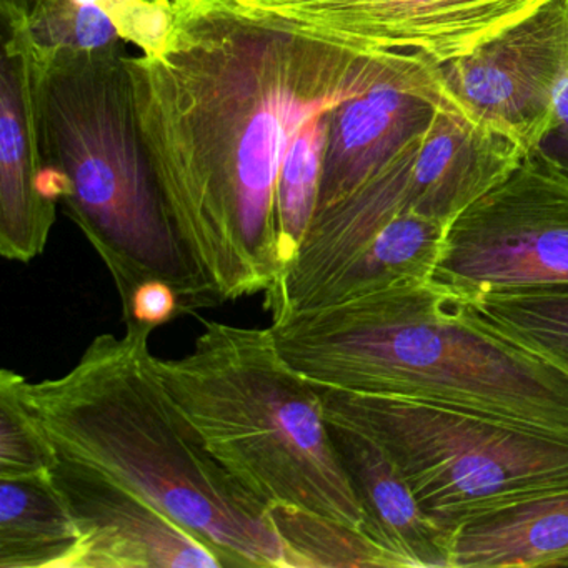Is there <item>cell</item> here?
I'll list each match as a JSON object with an SVG mask.
<instances>
[{"mask_svg": "<svg viewBox=\"0 0 568 568\" xmlns=\"http://www.w3.org/2000/svg\"><path fill=\"white\" fill-rule=\"evenodd\" d=\"M155 54H124L139 131L169 217L215 302L284 271L278 182L314 115L368 91L394 54L362 55L178 0Z\"/></svg>", "mask_w": 568, "mask_h": 568, "instance_id": "6da1fadb", "label": "cell"}, {"mask_svg": "<svg viewBox=\"0 0 568 568\" xmlns=\"http://www.w3.org/2000/svg\"><path fill=\"white\" fill-rule=\"evenodd\" d=\"M151 335H98L61 377L26 378L29 414L58 457L141 495L204 538L225 567H291L268 507L212 457L172 400Z\"/></svg>", "mask_w": 568, "mask_h": 568, "instance_id": "7a4b0ae2", "label": "cell"}, {"mask_svg": "<svg viewBox=\"0 0 568 568\" xmlns=\"http://www.w3.org/2000/svg\"><path fill=\"white\" fill-rule=\"evenodd\" d=\"M2 14L21 52L39 152L61 175L65 212L108 267L122 311L148 281L172 285L184 315L217 305L162 201L139 131L124 41L48 48L29 34L24 6L2 0Z\"/></svg>", "mask_w": 568, "mask_h": 568, "instance_id": "3957f363", "label": "cell"}, {"mask_svg": "<svg viewBox=\"0 0 568 568\" xmlns=\"http://www.w3.org/2000/svg\"><path fill=\"white\" fill-rule=\"evenodd\" d=\"M307 381L568 428V377L434 281L407 282L272 322Z\"/></svg>", "mask_w": 568, "mask_h": 568, "instance_id": "277c9868", "label": "cell"}, {"mask_svg": "<svg viewBox=\"0 0 568 568\" xmlns=\"http://www.w3.org/2000/svg\"><path fill=\"white\" fill-rule=\"evenodd\" d=\"M202 324L187 355L155 362L212 457L265 507L364 531V507L317 387L285 361L272 328Z\"/></svg>", "mask_w": 568, "mask_h": 568, "instance_id": "5b68a950", "label": "cell"}, {"mask_svg": "<svg viewBox=\"0 0 568 568\" xmlns=\"http://www.w3.org/2000/svg\"><path fill=\"white\" fill-rule=\"evenodd\" d=\"M315 387L327 420L381 444L450 534L477 515L568 488V428Z\"/></svg>", "mask_w": 568, "mask_h": 568, "instance_id": "8992f818", "label": "cell"}, {"mask_svg": "<svg viewBox=\"0 0 568 568\" xmlns=\"http://www.w3.org/2000/svg\"><path fill=\"white\" fill-rule=\"evenodd\" d=\"M527 158L514 142L438 109L361 187L312 217L297 254L264 295L272 322L307 311L322 287L382 229L417 214L450 225Z\"/></svg>", "mask_w": 568, "mask_h": 568, "instance_id": "52a82bcc", "label": "cell"}, {"mask_svg": "<svg viewBox=\"0 0 568 568\" xmlns=\"http://www.w3.org/2000/svg\"><path fill=\"white\" fill-rule=\"evenodd\" d=\"M432 281L460 298L568 287L567 172L528 154L448 225Z\"/></svg>", "mask_w": 568, "mask_h": 568, "instance_id": "ba28073f", "label": "cell"}, {"mask_svg": "<svg viewBox=\"0 0 568 568\" xmlns=\"http://www.w3.org/2000/svg\"><path fill=\"white\" fill-rule=\"evenodd\" d=\"M258 24L362 55L414 52L445 64L464 58L547 0H209Z\"/></svg>", "mask_w": 568, "mask_h": 568, "instance_id": "9c48e42d", "label": "cell"}, {"mask_svg": "<svg viewBox=\"0 0 568 568\" xmlns=\"http://www.w3.org/2000/svg\"><path fill=\"white\" fill-rule=\"evenodd\" d=\"M445 109L474 128L538 151L568 81V0H547L464 58L435 65Z\"/></svg>", "mask_w": 568, "mask_h": 568, "instance_id": "30bf717a", "label": "cell"}, {"mask_svg": "<svg viewBox=\"0 0 568 568\" xmlns=\"http://www.w3.org/2000/svg\"><path fill=\"white\" fill-rule=\"evenodd\" d=\"M51 478L81 531L71 568H225L204 538L101 471L58 457Z\"/></svg>", "mask_w": 568, "mask_h": 568, "instance_id": "8fae6325", "label": "cell"}, {"mask_svg": "<svg viewBox=\"0 0 568 568\" xmlns=\"http://www.w3.org/2000/svg\"><path fill=\"white\" fill-rule=\"evenodd\" d=\"M435 65L397 52L368 91L331 112L315 214L361 187L445 109Z\"/></svg>", "mask_w": 568, "mask_h": 568, "instance_id": "7c38bea8", "label": "cell"}, {"mask_svg": "<svg viewBox=\"0 0 568 568\" xmlns=\"http://www.w3.org/2000/svg\"><path fill=\"white\" fill-rule=\"evenodd\" d=\"M44 169L21 52L6 36L0 75V254L8 261L29 264L44 252L51 237L58 204L42 195Z\"/></svg>", "mask_w": 568, "mask_h": 568, "instance_id": "4fadbf2b", "label": "cell"}, {"mask_svg": "<svg viewBox=\"0 0 568 568\" xmlns=\"http://www.w3.org/2000/svg\"><path fill=\"white\" fill-rule=\"evenodd\" d=\"M328 425L364 507V534L407 568H452L454 534L428 517L384 447L354 428Z\"/></svg>", "mask_w": 568, "mask_h": 568, "instance_id": "5bb4252c", "label": "cell"}, {"mask_svg": "<svg viewBox=\"0 0 568 568\" xmlns=\"http://www.w3.org/2000/svg\"><path fill=\"white\" fill-rule=\"evenodd\" d=\"M568 567V488L464 521L452 537V568Z\"/></svg>", "mask_w": 568, "mask_h": 568, "instance_id": "9a60e30c", "label": "cell"}, {"mask_svg": "<svg viewBox=\"0 0 568 568\" xmlns=\"http://www.w3.org/2000/svg\"><path fill=\"white\" fill-rule=\"evenodd\" d=\"M79 544L51 474L0 477V568H71Z\"/></svg>", "mask_w": 568, "mask_h": 568, "instance_id": "2e32d148", "label": "cell"}, {"mask_svg": "<svg viewBox=\"0 0 568 568\" xmlns=\"http://www.w3.org/2000/svg\"><path fill=\"white\" fill-rule=\"evenodd\" d=\"M447 229L424 215L395 219L318 291L308 308L351 301L407 282L432 281Z\"/></svg>", "mask_w": 568, "mask_h": 568, "instance_id": "e0dca14e", "label": "cell"}, {"mask_svg": "<svg viewBox=\"0 0 568 568\" xmlns=\"http://www.w3.org/2000/svg\"><path fill=\"white\" fill-rule=\"evenodd\" d=\"M460 301L485 324L568 377V287L488 292Z\"/></svg>", "mask_w": 568, "mask_h": 568, "instance_id": "ac0fdd59", "label": "cell"}, {"mask_svg": "<svg viewBox=\"0 0 568 568\" xmlns=\"http://www.w3.org/2000/svg\"><path fill=\"white\" fill-rule=\"evenodd\" d=\"M272 520L284 540L291 567L407 568L364 531L294 508L272 507Z\"/></svg>", "mask_w": 568, "mask_h": 568, "instance_id": "d6986e66", "label": "cell"}, {"mask_svg": "<svg viewBox=\"0 0 568 568\" xmlns=\"http://www.w3.org/2000/svg\"><path fill=\"white\" fill-rule=\"evenodd\" d=\"M331 112L314 115L298 129L282 169L278 212L285 267L297 254L317 207Z\"/></svg>", "mask_w": 568, "mask_h": 568, "instance_id": "ffe728a7", "label": "cell"}, {"mask_svg": "<svg viewBox=\"0 0 568 568\" xmlns=\"http://www.w3.org/2000/svg\"><path fill=\"white\" fill-rule=\"evenodd\" d=\"M26 378L0 372V477L49 475L58 455L26 407Z\"/></svg>", "mask_w": 568, "mask_h": 568, "instance_id": "44dd1931", "label": "cell"}, {"mask_svg": "<svg viewBox=\"0 0 568 568\" xmlns=\"http://www.w3.org/2000/svg\"><path fill=\"white\" fill-rule=\"evenodd\" d=\"M24 18L31 38L48 48L101 49L121 39L104 11L71 0H29Z\"/></svg>", "mask_w": 568, "mask_h": 568, "instance_id": "7402d4cb", "label": "cell"}, {"mask_svg": "<svg viewBox=\"0 0 568 568\" xmlns=\"http://www.w3.org/2000/svg\"><path fill=\"white\" fill-rule=\"evenodd\" d=\"M179 315H184V308L175 288L164 281H148L135 288L131 302L122 311V321L125 327H144L154 332Z\"/></svg>", "mask_w": 568, "mask_h": 568, "instance_id": "603a6c76", "label": "cell"}, {"mask_svg": "<svg viewBox=\"0 0 568 568\" xmlns=\"http://www.w3.org/2000/svg\"><path fill=\"white\" fill-rule=\"evenodd\" d=\"M555 112H557V121H555L554 131L540 149L568 174V81L558 92Z\"/></svg>", "mask_w": 568, "mask_h": 568, "instance_id": "cb8c5ba5", "label": "cell"}, {"mask_svg": "<svg viewBox=\"0 0 568 568\" xmlns=\"http://www.w3.org/2000/svg\"><path fill=\"white\" fill-rule=\"evenodd\" d=\"M72 4L75 6H89V8H99L104 11L105 6L109 4V0H71Z\"/></svg>", "mask_w": 568, "mask_h": 568, "instance_id": "d4e9b609", "label": "cell"}, {"mask_svg": "<svg viewBox=\"0 0 568 568\" xmlns=\"http://www.w3.org/2000/svg\"><path fill=\"white\" fill-rule=\"evenodd\" d=\"M14 2H18V4L28 6L29 0H14Z\"/></svg>", "mask_w": 568, "mask_h": 568, "instance_id": "484cf974", "label": "cell"}]
</instances>
